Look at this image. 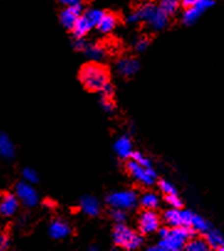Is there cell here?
Here are the masks:
<instances>
[{
    "label": "cell",
    "mask_w": 224,
    "mask_h": 251,
    "mask_svg": "<svg viewBox=\"0 0 224 251\" xmlns=\"http://www.w3.org/2000/svg\"><path fill=\"white\" fill-rule=\"evenodd\" d=\"M82 83L87 89L92 92H99L109 82L108 71L98 63H88L79 73Z\"/></svg>",
    "instance_id": "cell-1"
},
{
    "label": "cell",
    "mask_w": 224,
    "mask_h": 251,
    "mask_svg": "<svg viewBox=\"0 0 224 251\" xmlns=\"http://www.w3.org/2000/svg\"><path fill=\"white\" fill-rule=\"evenodd\" d=\"M196 231L187 226L169 228L166 236L160 240V243L166 248L167 251H182L185 246L192 238H195Z\"/></svg>",
    "instance_id": "cell-2"
},
{
    "label": "cell",
    "mask_w": 224,
    "mask_h": 251,
    "mask_svg": "<svg viewBox=\"0 0 224 251\" xmlns=\"http://www.w3.org/2000/svg\"><path fill=\"white\" fill-rule=\"evenodd\" d=\"M113 241L117 246H120L126 251H134L140 248L144 243V239L140 234L131 230L124 223L117 224L113 230Z\"/></svg>",
    "instance_id": "cell-3"
},
{
    "label": "cell",
    "mask_w": 224,
    "mask_h": 251,
    "mask_svg": "<svg viewBox=\"0 0 224 251\" xmlns=\"http://www.w3.org/2000/svg\"><path fill=\"white\" fill-rule=\"evenodd\" d=\"M135 11L140 16V20L148 23L156 31L166 27L167 23H169V16L160 9V6L155 5L154 3H150V1L139 5Z\"/></svg>",
    "instance_id": "cell-4"
},
{
    "label": "cell",
    "mask_w": 224,
    "mask_h": 251,
    "mask_svg": "<svg viewBox=\"0 0 224 251\" xmlns=\"http://www.w3.org/2000/svg\"><path fill=\"white\" fill-rule=\"evenodd\" d=\"M105 201L113 209L131 210L138 204V196L134 191H119L110 193Z\"/></svg>",
    "instance_id": "cell-5"
},
{
    "label": "cell",
    "mask_w": 224,
    "mask_h": 251,
    "mask_svg": "<svg viewBox=\"0 0 224 251\" xmlns=\"http://www.w3.org/2000/svg\"><path fill=\"white\" fill-rule=\"evenodd\" d=\"M126 170L139 183L144 184V186H152L156 181V172L154 171L152 167H144L134 160L128 161Z\"/></svg>",
    "instance_id": "cell-6"
},
{
    "label": "cell",
    "mask_w": 224,
    "mask_h": 251,
    "mask_svg": "<svg viewBox=\"0 0 224 251\" xmlns=\"http://www.w3.org/2000/svg\"><path fill=\"white\" fill-rule=\"evenodd\" d=\"M15 194L21 203L26 207L31 208L39 203V194L31 183L26 181L19 182L15 186Z\"/></svg>",
    "instance_id": "cell-7"
},
{
    "label": "cell",
    "mask_w": 224,
    "mask_h": 251,
    "mask_svg": "<svg viewBox=\"0 0 224 251\" xmlns=\"http://www.w3.org/2000/svg\"><path fill=\"white\" fill-rule=\"evenodd\" d=\"M160 229V218L154 210L145 209L139 217V231L141 234H152Z\"/></svg>",
    "instance_id": "cell-8"
},
{
    "label": "cell",
    "mask_w": 224,
    "mask_h": 251,
    "mask_svg": "<svg viewBox=\"0 0 224 251\" xmlns=\"http://www.w3.org/2000/svg\"><path fill=\"white\" fill-rule=\"evenodd\" d=\"M213 5V0H202L201 3H198L197 5L186 8V10L183 11L182 14V21L186 25H193L195 23H197L198 19L201 18V16Z\"/></svg>",
    "instance_id": "cell-9"
},
{
    "label": "cell",
    "mask_w": 224,
    "mask_h": 251,
    "mask_svg": "<svg viewBox=\"0 0 224 251\" xmlns=\"http://www.w3.org/2000/svg\"><path fill=\"white\" fill-rule=\"evenodd\" d=\"M114 151L118 155V157H120L122 160H128V158H130L134 153L133 141H131L130 137L128 135L118 137L114 143Z\"/></svg>",
    "instance_id": "cell-10"
},
{
    "label": "cell",
    "mask_w": 224,
    "mask_h": 251,
    "mask_svg": "<svg viewBox=\"0 0 224 251\" xmlns=\"http://www.w3.org/2000/svg\"><path fill=\"white\" fill-rule=\"evenodd\" d=\"M19 198L16 194L6 193L0 197V214L4 217H13L19 209Z\"/></svg>",
    "instance_id": "cell-11"
},
{
    "label": "cell",
    "mask_w": 224,
    "mask_h": 251,
    "mask_svg": "<svg viewBox=\"0 0 224 251\" xmlns=\"http://www.w3.org/2000/svg\"><path fill=\"white\" fill-rule=\"evenodd\" d=\"M82 16V6H66L61 13V24L65 26L66 29L72 30Z\"/></svg>",
    "instance_id": "cell-12"
},
{
    "label": "cell",
    "mask_w": 224,
    "mask_h": 251,
    "mask_svg": "<svg viewBox=\"0 0 224 251\" xmlns=\"http://www.w3.org/2000/svg\"><path fill=\"white\" fill-rule=\"evenodd\" d=\"M71 231H72V229H71L70 224L62 219L53 220L49 226L50 236L56 239V240H61V239L67 238L71 234Z\"/></svg>",
    "instance_id": "cell-13"
},
{
    "label": "cell",
    "mask_w": 224,
    "mask_h": 251,
    "mask_svg": "<svg viewBox=\"0 0 224 251\" xmlns=\"http://www.w3.org/2000/svg\"><path fill=\"white\" fill-rule=\"evenodd\" d=\"M140 68V63L138 60L131 57L120 58L117 63V70L123 77H131L135 75Z\"/></svg>",
    "instance_id": "cell-14"
},
{
    "label": "cell",
    "mask_w": 224,
    "mask_h": 251,
    "mask_svg": "<svg viewBox=\"0 0 224 251\" xmlns=\"http://www.w3.org/2000/svg\"><path fill=\"white\" fill-rule=\"evenodd\" d=\"M81 209L89 217H97L100 213V203L93 196H84L81 198Z\"/></svg>",
    "instance_id": "cell-15"
},
{
    "label": "cell",
    "mask_w": 224,
    "mask_h": 251,
    "mask_svg": "<svg viewBox=\"0 0 224 251\" xmlns=\"http://www.w3.org/2000/svg\"><path fill=\"white\" fill-rule=\"evenodd\" d=\"M84 54L87 56V58L91 61H93L94 63L99 62V61L104 60L105 54V49L99 44H87L86 49H84Z\"/></svg>",
    "instance_id": "cell-16"
},
{
    "label": "cell",
    "mask_w": 224,
    "mask_h": 251,
    "mask_svg": "<svg viewBox=\"0 0 224 251\" xmlns=\"http://www.w3.org/2000/svg\"><path fill=\"white\" fill-rule=\"evenodd\" d=\"M93 27H96V25H94V24L83 14V15L78 19V21L76 23V25H75V27L72 29V31L75 37H84L92 29H93Z\"/></svg>",
    "instance_id": "cell-17"
},
{
    "label": "cell",
    "mask_w": 224,
    "mask_h": 251,
    "mask_svg": "<svg viewBox=\"0 0 224 251\" xmlns=\"http://www.w3.org/2000/svg\"><path fill=\"white\" fill-rule=\"evenodd\" d=\"M0 156L6 160H11L15 156V146L9 136L0 131Z\"/></svg>",
    "instance_id": "cell-18"
},
{
    "label": "cell",
    "mask_w": 224,
    "mask_h": 251,
    "mask_svg": "<svg viewBox=\"0 0 224 251\" xmlns=\"http://www.w3.org/2000/svg\"><path fill=\"white\" fill-rule=\"evenodd\" d=\"M164 220L166 222L167 226L171 228H177V226H183V215L182 210L177 208L167 209L164 213Z\"/></svg>",
    "instance_id": "cell-19"
},
{
    "label": "cell",
    "mask_w": 224,
    "mask_h": 251,
    "mask_svg": "<svg viewBox=\"0 0 224 251\" xmlns=\"http://www.w3.org/2000/svg\"><path fill=\"white\" fill-rule=\"evenodd\" d=\"M118 24V18L114 15V14H104L103 18L99 21L97 29L98 31H100L102 34H109L110 31L115 29V26Z\"/></svg>",
    "instance_id": "cell-20"
},
{
    "label": "cell",
    "mask_w": 224,
    "mask_h": 251,
    "mask_svg": "<svg viewBox=\"0 0 224 251\" xmlns=\"http://www.w3.org/2000/svg\"><path fill=\"white\" fill-rule=\"evenodd\" d=\"M204 239L211 246L212 250H218L224 244V234L216 228H212L208 233L204 235Z\"/></svg>",
    "instance_id": "cell-21"
},
{
    "label": "cell",
    "mask_w": 224,
    "mask_h": 251,
    "mask_svg": "<svg viewBox=\"0 0 224 251\" xmlns=\"http://www.w3.org/2000/svg\"><path fill=\"white\" fill-rule=\"evenodd\" d=\"M212 228H213V226H211V223H209L208 220H206L203 217H201V215L195 214V217H193L192 219V226H191V229H193V230L196 231V234L199 233L206 235Z\"/></svg>",
    "instance_id": "cell-22"
},
{
    "label": "cell",
    "mask_w": 224,
    "mask_h": 251,
    "mask_svg": "<svg viewBox=\"0 0 224 251\" xmlns=\"http://www.w3.org/2000/svg\"><path fill=\"white\" fill-rule=\"evenodd\" d=\"M185 251H212L211 246L203 238H192L185 246Z\"/></svg>",
    "instance_id": "cell-23"
},
{
    "label": "cell",
    "mask_w": 224,
    "mask_h": 251,
    "mask_svg": "<svg viewBox=\"0 0 224 251\" xmlns=\"http://www.w3.org/2000/svg\"><path fill=\"white\" fill-rule=\"evenodd\" d=\"M140 203L145 209H155V208L159 207L160 200L157 197V194L152 193V192H146L141 196Z\"/></svg>",
    "instance_id": "cell-24"
},
{
    "label": "cell",
    "mask_w": 224,
    "mask_h": 251,
    "mask_svg": "<svg viewBox=\"0 0 224 251\" xmlns=\"http://www.w3.org/2000/svg\"><path fill=\"white\" fill-rule=\"evenodd\" d=\"M181 0H160V9L166 14L167 16H171L176 14V11L180 8Z\"/></svg>",
    "instance_id": "cell-25"
},
{
    "label": "cell",
    "mask_w": 224,
    "mask_h": 251,
    "mask_svg": "<svg viewBox=\"0 0 224 251\" xmlns=\"http://www.w3.org/2000/svg\"><path fill=\"white\" fill-rule=\"evenodd\" d=\"M23 178L24 181H26L32 184V183H37L40 177L34 169H31V167H25V169L23 170Z\"/></svg>",
    "instance_id": "cell-26"
},
{
    "label": "cell",
    "mask_w": 224,
    "mask_h": 251,
    "mask_svg": "<svg viewBox=\"0 0 224 251\" xmlns=\"http://www.w3.org/2000/svg\"><path fill=\"white\" fill-rule=\"evenodd\" d=\"M131 160H134L135 162H138L139 165L144 166V167H152L151 160L149 157H146V156L141 152H135V151H134L133 156H131Z\"/></svg>",
    "instance_id": "cell-27"
},
{
    "label": "cell",
    "mask_w": 224,
    "mask_h": 251,
    "mask_svg": "<svg viewBox=\"0 0 224 251\" xmlns=\"http://www.w3.org/2000/svg\"><path fill=\"white\" fill-rule=\"evenodd\" d=\"M165 201H166L172 208H177V209H181V208H182V201H181V198L178 197L177 193L167 194L166 200Z\"/></svg>",
    "instance_id": "cell-28"
},
{
    "label": "cell",
    "mask_w": 224,
    "mask_h": 251,
    "mask_svg": "<svg viewBox=\"0 0 224 251\" xmlns=\"http://www.w3.org/2000/svg\"><path fill=\"white\" fill-rule=\"evenodd\" d=\"M159 187H160V189H161V192H164L166 196H167V194L177 193V189H176V187L169 181H161L159 183Z\"/></svg>",
    "instance_id": "cell-29"
},
{
    "label": "cell",
    "mask_w": 224,
    "mask_h": 251,
    "mask_svg": "<svg viewBox=\"0 0 224 251\" xmlns=\"http://www.w3.org/2000/svg\"><path fill=\"white\" fill-rule=\"evenodd\" d=\"M112 219L114 220L117 224H122V223H125V220H126L125 210L113 209L112 210Z\"/></svg>",
    "instance_id": "cell-30"
},
{
    "label": "cell",
    "mask_w": 224,
    "mask_h": 251,
    "mask_svg": "<svg viewBox=\"0 0 224 251\" xmlns=\"http://www.w3.org/2000/svg\"><path fill=\"white\" fill-rule=\"evenodd\" d=\"M134 47H135V50L138 52H144L149 47V40L145 39V37H140V39H138L135 41Z\"/></svg>",
    "instance_id": "cell-31"
},
{
    "label": "cell",
    "mask_w": 224,
    "mask_h": 251,
    "mask_svg": "<svg viewBox=\"0 0 224 251\" xmlns=\"http://www.w3.org/2000/svg\"><path fill=\"white\" fill-rule=\"evenodd\" d=\"M99 93L102 94L103 98H109L110 99L113 97V94H114V88H113L112 84H110V83L108 82L107 84H105V86L103 87V88L100 89V91H99Z\"/></svg>",
    "instance_id": "cell-32"
},
{
    "label": "cell",
    "mask_w": 224,
    "mask_h": 251,
    "mask_svg": "<svg viewBox=\"0 0 224 251\" xmlns=\"http://www.w3.org/2000/svg\"><path fill=\"white\" fill-rule=\"evenodd\" d=\"M87 46V41L83 39V37H75L73 40V47L78 51H84Z\"/></svg>",
    "instance_id": "cell-33"
},
{
    "label": "cell",
    "mask_w": 224,
    "mask_h": 251,
    "mask_svg": "<svg viewBox=\"0 0 224 251\" xmlns=\"http://www.w3.org/2000/svg\"><path fill=\"white\" fill-rule=\"evenodd\" d=\"M102 106H103V109L107 111V113H109V114H112L113 111H114V108H115L114 103H113V101L110 100L109 98H103L102 99Z\"/></svg>",
    "instance_id": "cell-34"
},
{
    "label": "cell",
    "mask_w": 224,
    "mask_h": 251,
    "mask_svg": "<svg viewBox=\"0 0 224 251\" xmlns=\"http://www.w3.org/2000/svg\"><path fill=\"white\" fill-rule=\"evenodd\" d=\"M65 6H82V0H60Z\"/></svg>",
    "instance_id": "cell-35"
},
{
    "label": "cell",
    "mask_w": 224,
    "mask_h": 251,
    "mask_svg": "<svg viewBox=\"0 0 224 251\" xmlns=\"http://www.w3.org/2000/svg\"><path fill=\"white\" fill-rule=\"evenodd\" d=\"M126 21H128L129 24H138L139 21H141V20H140V16H139V14L136 13V11H134V13H131L130 15L126 18Z\"/></svg>",
    "instance_id": "cell-36"
},
{
    "label": "cell",
    "mask_w": 224,
    "mask_h": 251,
    "mask_svg": "<svg viewBox=\"0 0 224 251\" xmlns=\"http://www.w3.org/2000/svg\"><path fill=\"white\" fill-rule=\"evenodd\" d=\"M9 246V239L6 235H0V250H5Z\"/></svg>",
    "instance_id": "cell-37"
},
{
    "label": "cell",
    "mask_w": 224,
    "mask_h": 251,
    "mask_svg": "<svg viewBox=\"0 0 224 251\" xmlns=\"http://www.w3.org/2000/svg\"><path fill=\"white\" fill-rule=\"evenodd\" d=\"M148 251H167V250H166V248H165V246L159 241V243L155 244V245L148 248Z\"/></svg>",
    "instance_id": "cell-38"
},
{
    "label": "cell",
    "mask_w": 224,
    "mask_h": 251,
    "mask_svg": "<svg viewBox=\"0 0 224 251\" xmlns=\"http://www.w3.org/2000/svg\"><path fill=\"white\" fill-rule=\"evenodd\" d=\"M202 0H181V3L183 4V6L186 8H190V6L197 5L198 3H201Z\"/></svg>",
    "instance_id": "cell-39"
},
{
    "label": "cell",
    "mask_w": 224,
    "mask_h": 251,
    "mask_svg": "<svg viewBox=\"0 0 224 251\" xmlns=\"http://www.w3.org/2000/svg\"><path fill=\"white\" fill-rule=\"evenodd\" d=\"M217 251H224V244H223V245H222L221 248H219L218 250H217Z\"/></svg>",
    "instance_id": "cell-40"
},
{
    "label": "cell",
    "mask_w": 224,
    "mask_h": 251,
    "mask_svg": "<svg viewBox=\"0 0 224 251\" xmlns=\"http://www.w3.org/2000/svg\"><path fill=\"white\" fill-rule=\"evenodd\" d=\"M89 251H99V250L97 248H91L89 249Z\"/></svg>",
    "instance_id": "cell-41"
},
{
    "label": "cell",
    "mask_w": 224,
    "mask_h": 251,
    "mask_svg": "<svg viewBox=\"0 0 224 251\" xmlns=\"http://www.w3.org/2000/svg\"><path fill=\"white\" fill-rule=\"evenodd\" d=\"M0 251H8V250H0Z\"/></svg>",
    "instance_id": "cell-42"
}]
</instances>
